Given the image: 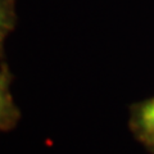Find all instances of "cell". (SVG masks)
Listing matches in <instances>:
<instances>
[{
	"label": "cell",
	"mask_w": 154,
	"mask_h": 154,
	"mask_svg": "<svg viewBox=\"0 0 154 154\" xmlns=\"http://www.w3.org/2000/svg\"><path fill=\"white\" fill-rule=\"evenodd\" d=\"M128 127L144 146L154 143V95L130 107Z\"/></svg>",
	"instance_id": "1"
},
{
	"label": "cell",
	"mask_w": 154,
	"mask_h": 154,
	"mask_svg": "<svg viewBox=\"0 0 154 154\" xmlns=\"http://www.w3.org/2000/svg\"><path fill=\"white\" fill-rule=\"evenodd\" d=\"M13 75L5 62L0 64V132L9 131L17 126L21 110L16 105L11 93Z\"/></svg>",
	"instance_id": "2"
},
{
	"label": "cell",
	"mask_w": 154,
	"mask_h": 154,
	"mask_svg": "<svg viewBox=\"0 0 154 154\" xmlns=\"http://www.w3.org/2000/svg\"><path fill=\"white\" fill-rule=\"evenodd\" d=\"M16 23V0H0V60L4 59V44Z\"/></svg>",
	"instance_id": "3"
},
{
	"label": "cell",
	"mask_w": 154,
	"mask_h": 154,
	"mask_svg": "<svg viewBox=\"0 0 154 154\" xmlns=\"http://www.w3.org/2000/svg\"><path fill=\"white\" fill-rule=\"evenodd\" d=\"M146 149H148V152L150 153V154H154V143L153 144H150V145H148V146H145Z\"/></svg>",
	"instance_id": "4"
}]
</instances>
